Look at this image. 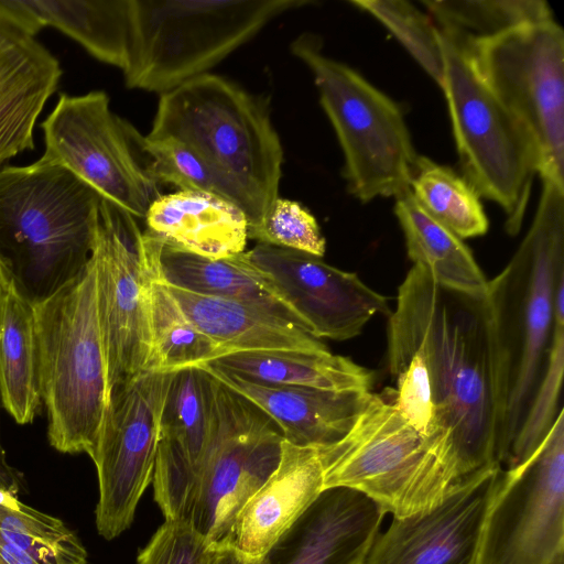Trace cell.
Segmentation results:
<instances>
[{
    "label": "cell",
    "instance_id": "1",
    "mask_svg": "<svg viewBox=\"0 0 564 564\" xmlns=\"http://www.w3.org/2000/svg\"><path fill=\"white\" fill-rule=\"evenodd\" d=\"M387 364L393 403L462 478L502 467L511 354L500 273L470 296L413 264L388 316Z\"/></svg>",
    "mask_w": 564,
    "mask_h": 564
},
{
    "label": "cell",
    "instance_id": "2",
    "mask_svg": "<svg viewBox=\"0 0 564 564\" xmlns=\"http://www.w3.org/2000/svg\"><path fill=\"white\" fill-rule=\"evenodd\" d=\"M101 198L69 170L42 158L0 169V271L33 306L88 263Z\"/></svg>",
    "mask_w": 564,
    "mask_h": 564
},
{
    "label": "cell",
    "instance_id": "3",
    "mask_svg": "<svg viewBox=\"0 0 564 564\" xmlns=\"http://www.w3.org/2000/svg\"><path fill=\"white\" fill-rule=\"evenodd\" d=\"M152 137L197 152L250 203L258 226L279 198L283 148L267 106L235 83L204 74L160 96Z\"/></svg>",
    "mask_w": 564,
    "mask_h": 564
},
{
    "label": "cell",
    "instance_id": "4",
    "mask_svg": "<svg viewBox=\"0 0 564 564\" xmlns=\"http://www.w3.org/2000/svg\"><path fill=\"white\" fill-rule=\"evenodd\" d=\"M34 310L48 443L57 452L91 457L108 404L91 258L76 278Z\"/></svg>",
    "mask_w": 564,
    "mask_h": 564
},
{
    "label": "cell",
    "instance_id": "5",
    "mask_svg": "<svg viewBox=\"0 0 564 564\" xmlns=\"http://www.w3.org/2000/svg\"><path fill=\"white\" fill-rule=\"evenodd\" d=\"M314 0H129L128 88L167 93L207 74L279 15Z\"/></svg>",
    "mask_w": 564,
    "mask_h": 564
},
{
    "label": "cell",
    "instance_id": "6",
    "mask_svg": "<svg viewBox=\"0 0 564 564\" xmlns=\"http://www.w3.org/2000/svg\"><path fill=\"white\" fill-rule=\"evenodd\" d=\"M316 448L324 489L359 491L393 518L434 509L463 480L452 460L408 422L387 392H372L351 430Z\"/></svg>",
    "mask_w": 564,
    "mask_h": 564
},
{
    "label": "cell",
    "instance_id": "7",
    "mask_svg": "<svg viewBox=\"0 0 564 564\" xmlns=\"http://www.w3.org/2000/svg\"><path fill=\"white\" fill-rule=\"evenodd\" d=\"M291 51L311 72L344 155L348 192L361 203L410 189L419 154L400 106L350 66L302 34Z\"/></svg>",
    "mask_w": 564,
    "mask_h": 564
},
{
    "label": "cell",
    "instance_id": "8",
    "mask_svg": "<svg viewBox=\"0 0 564 564\" xmlns=\"http://www.w3.org/2000/svg\"><path fill=\"white\" fill-rule=\"evenodd\" d=\"M438 30V29H437ZM445 95L463 177L506 215L517 235L538 174L532 138L476 70L465 45L438 30Z\"/></svg>",
    "mask_w": 564,
    "mask_h": 564
},
{
    "label": "cell",
    "instance_id": "9",
    "mask_svg": "<svg viewBox=\"0 0 564 564\" xmlns=\"http://www.w3.org/2000/svg\"><path fill=\"white\" fill-rule=\"evenodd\" d=\"M542 184L530 229L500 272L511 354L506 415L508 453L544 368L555 289L564 275V186L550 181Z\"/></svg>",
    "mask_w": 564,
    "mask_h": 564
},
{
    "label": "cell",
    "instance_id": "10",
    "mask_svg": "<svg viewBox=\"0 0 564 564\" xmlns=\"http://www.w3.org/2000/svg\"><path fill=\"white\" fill-rule=\"evenodd\" d=\"M459 41L480 77L532 138L538 175L564 186V32L560 24L550 18L491 39Z\"/></svg>",
    "mask_w": 564,
    "mask_h": 564
},
{
    "label": "cell",
    "instance_id": "11",
    "mask_svg": "<svg viewBox=\"0 0 564 564\" xmlns=\"http://www.w3.org/2000/svg\"><path fill=\"white\" fill-rule=\"evenodd\" d=\"M215 391L213 434L187 517L212 546L231 544L238 513L278 467L284 441L269 415L216 378Z\"/></svg>",
    "mask_w": 564,
    "mask_h": 564
},
{
    "label": "cell",
    "instance_id": "12",
    "mask_svg": "<svg viewBox=\"0 0 564 564\" xmlns=\"http://www.w3.org/2000/svg\"><path fill=\"white\" fill-rule=\"evenodd\" d=\"M41 129L43 160L66 167L134 218H144L161 195L141 160L138 131L111 110L105 91L61 94Z\"/></svg>",
    "mask_w": 564,
    "mask_h": 564
},
{
    "label": "cell",
    "instance_id": "13",
    "mask_svg": "<svg viewBox=\"0 0 564 564\" xmlns=\"http://www.w3.org/2000/svg\"><path fill=\"white\" fill-rule=\"evenodd\" d=\"M563 414L530 459L500 470L475 564H564Z\"/></svg>",
    "mask_w": 564,
    "mask_h": 564
},
{
    "label": "cell",
    "instance_id": "14",
    "mask_svg": "<svg viewBox=\"0 0 564 564\" xmlns=\"http://www.w3.org/2000/svg\"><path fill=\"white\" fill-rule=\"evenodd\" d=\"M132 215L101 198L90 258L109 393L145 371L151 351L147 232Z\"/></svg>",
    "mask_w": 564,
    "mask_h": 564
},
{
    "label": "cell",
    "instance_id": "15",
    "mask_svg": "<svg viewBox=\"0 0 564 564\" xmlns=\"http://www.w3.org/2000/svg\"><path fill=\"white\" fill-rule=\"evenodd\" d=\"M173 372L142 371L109 393L93 456L99 497L96 529L110 541L133 522L152 482L162 412Z\"/></svg>",
    "mask_w": 564,
    "mask_h": 564
},
{
    "label": "cell",
    "instance_id": "16",
    "mask_svg": "<svg viewBox=\"0 0 564 564\" xmlns=\"http://www.w3.org/2000/svg\"><path fill=\"white\" fill-rule=\"evenodd\" d=\"M245 252L302 328L318 339H351L376 314L391 313L386 296L321 257L261 243Z\"/></svg>",
    "mask_w": 564,
    "mask_h": 564
},
{
    "label": "cell",
    "instance_id": "17",
    "mask_svg": "<svg viewBox=\"0 0 564 564\" xmlns=\"http://www.w3.org/2000/svg\"><path fill=\"white\" fill-rule=\"evenodd\" d=\"M502 467L459 481L434 509L393 518L364 564H475L486 512Z\"/></svg>",
    "mask_w": 564,
    "mask_h": 564
},
{
    "label": "cell",
    "instance_id": "18",
    "mask_svg": "<svg viewBox=\"0 0 564 564\" xmlns=\"http://www.w3.org/2000/svg\"><path fill=\"white\" fill-rule=\"evenodd\" d=\"M216 412L215 378L203 367L173 371L165 398L152 477L165 520H187Z\"/></svg>",
    "mask_w": 564,
    "mask_h": 564
},
{
    "label": "cell",
    "instance_id": "19",
    "mask_svg": "<svg viewBox=\"0 0 564 564\" xmlns=\"http://www.w3.org/2000/svg\"><path fill=\"white\" fill-rule=\"evenodd\" d=\"M39 32L12 0H0V166L34 150L35 123L63 75Z\"/></svg>",
    "mask_w": 564,
    "mask_h": 564
},
{
    "label": "cell",
    "instance_id": "20",
    "mask_svg": "<svg viewBox=\"0 0 564 564\" xmlns=\"http://www.w3.org/2000/svg\"><path fill=\"white\" fill-rule=\"evenodd\" d=\"M384 514L359 491L324 489L262 557L248 564H364Z\"/></svg>",
    "mask_w": 564,
    "mask_h": 564
},
{
    "label": "cell",
    "instance_id": "21",
    "mask_svg": "<svg viewBox=\"0 0 564 564\" xmlns=\"http://www.w3.org/2000/svg\"><path fill=\"white\" fill-rule=\"evenodd\" d=\"M323 490L317 448L284 440L278 467L237 516L232 546L248 561L259 560Z\"/></svg>",
    "mask_w": 564,
    "mask_h": 564
},
{
    "label": "cell",
    "instance_id": "22",
    "mask_svg": "<svg viewBox=\"0 0 564 564\" xmlns=\"http://www.w3.org/2000/svg\"><path fill=\"white\" fill-rule=\"evenodd\" d=\"M198 366L261 409L280 427L284 440L297 446L321 447L341 440L351 430L372 394V391L335 392L258 384L208 364Z\"/></svg>",
    "mask_w": 564,
    "mask_h": 564
},
{
    "label": "cell",
    "instance_id": "23",
    "mask_svg": "<svg viewBox=\"0 0 564 564\" xmlns=\"http://www.w3.org/2000/svg\"><path fill=\"white\" fill-rule=\"evenodd\" d=\"M163 284L186 317L227 354L254 350H329L321 339L265 308L242 301L189 292L164 282Z\"/></svg>",
    "mask_w": 564,
    "mask_h": 564
},
{
    "label": "cell",
    "instance_id": "24",
    "mask_svg": "<svg viewBox=\"0 0 564 564\" xmlns=\"http://www.w3.org/2000/svg\"><path fill=\"white\" fill-rule=\"evenodd\" d=\"M148 231L166 245L208 258L245 251L248 220L232 203L212 194L177 191L160 195L144 217Z\"/></svg>",
    "mask_w": 564,
    "mask_h": 564
},
{
    "label": "cell",
    "instance_id": "25",
    "mask_svg": "<svg viewBox=\"0 0 564 564\" xmlns=\"http://www.w3.org/2000/svg\"><path fill=\"white\" fill-rule=\"evenodd\" d=\"M147 232L154 273L164 283L203 295L247 302L302 328L296 315L248 260L245 251L214 259L172 247Z\"/></svg>",
    "mask_w": 564,
    "mask_h": 564
},
{
    "label": "cell",
    "instance_id": "26",
    "mask_svg": "<svg viewBox=\"0 0 564 564\" xmlns=\"http://www.w3.org/2000/svg\"><path fill=\"white\" fill-rule=\"evenodd\" d=\"M205 364L252 383L335 392H369L375 378L373 371L329 350L240 351Z\"/></svg>",
    "mask_w": 564,
    "mask_h": 564
},
{
    "label": "cell",
    "instance_id": "27",
    "mask_svg": "<svg viewBox=\"0 0 564 564\" xmlns=\"http://www.w3.org/2000/svg\"><path fill=\"white\" fill-rule=\"evenodd\" d=\"M0 393L18 424L32 423L41 412L35 310L6 278L0 288Z\"/></svg>",
    "mask_w": 564,
    "mask_h": 564
},
{
    "label": "cell",
    "instance_id": "28",
    "mask_svg": "<svg viewBox=\"0 0 564 564\" xmlns=\"http://www.w3.org/2000/svg\"><path fill=\"white\" fill-rule=\"evenodd\" d=\"M39 29L52 26L98 61L127 67L131 21L129 0H13Z\"/></svg>",
    "mask_w": 564,
    "mask_h": 564
},
{
    "label": "cell",
    "instance_id": "29",
    "mask_svg": "<svg viewBox=\"0 0 564 564\" xmlns=\"http://www.w3.org/2000/svg\"><path fill=\"white\" fill-rule=\"evenodd\" d=\"M394 215L404 236L413 264L426 269L446 289L470 296L489 291L470 249L463 240L427 214L410 189L395 197Z\"/></svg>",
    "mask_w": 564,
    "mask_h": 564
},
{
    "label": "cell",
    "instance_id": "30",
    "mask_svg": "<svg viewBox=\"0 0 564 564\" xmlns=\"http://www.w3.org/2000/svg\"><path fill=\"white\" fill-rule=\"evenodd\" d=\"M150 263L149 324L151 351L145 371L173 372L182 368L209 362L227 355L218 344L200 332L186 317L163 282L154 273L151 253Z\"/></svg>",
    "mask_w": 564,
    "mask_h": 564
},
{
    "label": "cell",
    "instance_id": "31",
    "mask_svg": "<svg viewBox=\"0 0 564 564\" xmlns=\"http://www.w3.org/2000/svg\"><path fill=\"white\" fill-rule=\"evenodd\" d=\"M410 192L427 214L462 240L487 232L489 224L480 197L451 167L419 155Z\"/></svg>",
    "mask_w": 564,
    "mask_h": 564
},
{
    "label": "cell",
    "instance_id": "32",
    "mask_svg": "<svg viewBox=\"0 0 564 564\" xmlns=\"http://www.w3.org/2000/svg\"><path fill=\"white\" fill-rule=\"evenodd\" d=\"M421 4L438 30L465 42L553 18L543 0H423Z\"/></svg>",
    "mask_w": 564,
    "mask_h": 564
},
{
    "label": "cell",
    "instance_id": "33",
    "mask_svg": "<svg viewBox=\"0 0 564 564\" xmlns=\"http://www.w3.org/2000/svg\"><path fill=\"white\" fill-rule=\"evenodd\" d=\"M0 540L41 564H87L79 538L58 518L22 503L0 487Z\"/></svg>",
    "mask_w": 564,
    "mask_h": 564
},
{
    "label": "cell",
    "instance_id": "34",
    "mask_svg": "<svg viewBox=\"0 0 564 564\" xmlns=\"http://www.w3.org/2000/svg\"><path fill=\"white\" fill-rule=\"evenodd\" d=\"M564 373V290L554 296L553 326L544 368L524 416L511 443L505 465L524 464L540 447L553 426L558 408Z\"/></svg>",
    "mask_w": 564,
    "mask_h": 564
},
{
    "label": "cell",
    "instance_id": "35",
    "mask_svg": "<svg viewBox=\"0 0 564 564\" xmlns=\"http://www.w3.org/2000/svg\"><path fill=\"white\" fill-rule=\"evenodd\" d=\"M137 142L150 176L160 183H170L180 191L212 194L238 206L248 225L253 210L248 199L225 177L216 172L197 152L173 137L142 135Z\"/></svg>",
    "mask_w": 564,
    "mask_h": 564
},
{
    "label": "cell",
    "instance_id": "36",
    "mask_svg": "<svg viewBox=\"0 0 564 564\" xmlns=\"http://www.w3.org/2000/svg\"><path fill=\"white\" fill-rule=\"evenodd\" d=\"M350 4L379 21L441 86L442 46L438 30L427 13L406 0H352Z\"/></svg>",
    "mask_w": 564,
    "mask_h": 564
},
{
    "label": "cell",
    "instance_id": "37",
    "mask_svg": "<svg viewBox=\"0 0 564 564\" xmlns=\"http://www.w3.org/2000/svg\"><path fill=\"white\" fill-rule=\"evenodd\" d=\"M323 257L326 241L315 217L297 202L278 198L262 221L248 229V239Z\"/></svg>",
    "mask_w": 564,
    "mask_h": 564
},
{
    "label": "cell",
    "instance_id": "38",
    "mask_svg": "<svg viewBox=\"0 0 564 564\" xmlns=\"http://www.w3.org/2000/svg\"><path fill=\"white\" fill-rule=\"evenodd\" d=\"M214 547L187 520H165L139 550L137 564H206Z\"/></svg>",
    "mask_w": 564,
    "mask_h": 564
},
{
    "label": "cell",
    "instance_id": "39",
    "mask_svg": "<svg viewBox=\"0 0 564 564\" xmlns=\"http://www.w3.org/2000/svg\"><path fill=\"white\" fill-rule=\"evenodd\" d=\"M2 406V399L0 393V410ZM0 487L18 496L21 490L25 488L23 475L9 465L6 458V452L1 442L0 434Z\"/></svg>",
    "mask_w": 564,
    "mask_h": 564
},
{
    "label": "cell",
    "instance_id": "40",
    "mask_svg": "<svg viewBox=\"0 0 564 564\" xmlns=\"http://www.w3.org/2000/svg\"><path fill=\"white\" fill-rule=\"evenodd\" d=\"M206 564H248V560L231 544H223L213 549Z\"/></svg>",
    "mask_w": 564,
    "mask_h": 564
},
{
    "label": "cell",
    "instance_id": "41",
    "mask_svg": "<svg viewBox=\"0 0 564 564\" xmlns=\"http://www.w3.org/2000/svg\"><path fill=\"white\" fill-rule=\"evenodd\" d=\"M0 564H41L15 545L0 540Z\"/></svg>",
    "mask_w": 564,
    "mask_h": 564
},
{
    "label": "cell",
    "instance_id": "42",
    "mask_svg": "<svg viewBox=\"0 0 564 564\" xmlns=\"http://www.w3.org/2000/svg\"><path fill=\"white\" fill-rule=\"evenodd\" d=\"M3 281H4V276H3V274L0 271V288H1L2 283H3Z\"/></svg>",
    "mask_w": 564,
    "mask_h": 564
}]
</instances>
